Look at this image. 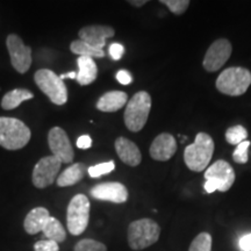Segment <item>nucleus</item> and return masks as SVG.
I'll use <instances>...</instances> for the list:
<instances>
[{
    "label": "nucleus",
    "mask_w": 251,
    "mask_h": 251,
    "mask_svg": "<svg viewBox=\"0 0 251 251\" xmlns=\"http://www.w3.org/2000/svg\"><path fill=\"white\" fill-rule=\"evenodd\" d=\"M214 148V141L212 137L206 133H199L194 142L184 150L185 164L194 172L203 171L211 162Z\"/></svg>",
    "instance_id": "f257e3e1"
},
{
    "label": "nucleus",
    "mask_w": 251,
    "mask_h": 251,
    "mask_svg": "<svg viewBox=\"0 0 251 251\" xmlns=\"http://www.w3.org/2000/svg\"><path fill=\"white\" fill-rule=\"evenodd\" d=\"M161 227L151 219H140L128 227L127 240L130 249L140 251L149 248L158 241Z\"/></svg>",
    "instance_id": "f03ea898"
},
{
    "label": "nucleus",
    "mask_w": 251,
    "mask_h": 251,
    "mask_svg": "<svg viewBox=\"0 0 251 251\" xmlns=\"http://www.w3.org/2000/svg\"><path fill=\"white\" fill-rule=\"evenodd\" d=\"M150 109H151V97L146 91H140L134 94L127 102L125 111L126 127L130 131L137 133L142 130L148 121Z\"/></svg>",
    "instance_id": "7ed1b4c3"
},
{
    "label": "nucleus",
    "mask_w": 251,
    "mask_h": 251,
    "mask_svg": "<svg viewBox=\"0 0 251 251\" xmlns=\"http://www.w3.org/2000/svg\"><path fill=\"white\" fill-rule=\"evenodd\" d=\"M30 129L14 118H0V146L7 150H19L29 142Z\"/></svg>",
    "instance_id": "20e7f679"
},
{
    "label": "nucleus",
    "mask_w": 251,
    "mask_h": 251,
    "mask_svg": "<svg viewBox=\"0 0 251 251\" xmlns=\"http://www.w3.org/2000/svg\"><path fill=\"white\" fill-rule=\"evenodd\" d=\"M251 85V72L246 68L233 67L226 69L216 79V89L231 97L242 96Z\"/></svg>",
    "instance_id": "39448f33"
},
{
    "label": "nucleus",
    "mask_w": 251,
    "mask_h": 251,
    "mask_svg": "<svg viewBox=\"0 0 251 251\" xmlns=\"http://www.w3.org/2000/svg\"><path fill=\"white\" fill-rule=\"evenodd\" d=\"M90 220V200L84 194H77L68 206L67 225L69 233L74 236L83 234Z\"/></svg>",
    "instance_id": "423d86ee"
},
{
    "label": "nucleus",
    "mask_w": 251,
    "mask_h": 251,
    "mask_svg": "<svg viewBox=\"0 0 251 251\" xmlns=\"http://www.w3.org/2000/svg\"><path fill=\"white\" fill-rule=\"evenodd\" d=\"M35 83L40 90L55 105H64L68 101V91L59 76L49 69H41L35 74Z\"/></svg>",
    "instance_id": "0eeeda50"
},
{
    "label": "nucleus",
    "mask_w": 251,
    "mask_h": 251,
    "mask_svg": "<svg viewBox=\"0 0 251 251\" xmlns=\"http://www.w3.org/2000/svg\"><path fill=\"white\" fill-rule=\"evenodd\" d=\"M9 57L13 68L19 74H25L31 65V49L25 46L24 41L17 34H11L6 40Z\"/></svg>",
    "instance_id": "6e6552de"
},
{
    "label": "nucleus",
    "mask_w": 251,
    "mask_h": 251,
    "mask_svg": "<svg viewBox=\"0 0 251 251\" xmlns=\"http://www.w3.org/2000/svg\"><path fill=\"white\" fill-rule=\"evenodd\" d=\"M231 43L227 39H218L212 43L203 57L202 65L206 71L215 72L221 69L230 57Z\"/></svg>",
    "instance_id": "1a4fd4ad"
},
{
    "label": "nucleus",
    "mask_w": 251,
    "mask_h": 251,
    "mask_svg": "<svg viewBox=\"0 0 251 251\" xmlns=\"http://www.w3.org/2000/svg\"><path fill=\"white\" fill-rule=\"evenodd\" d=\"M62 163L54 156H46L36 163L33 171V184L37 188H46L54 183L61 170Z\"/></svg>",
    "instance_id": "9d476101"
},
{
    "label": "nucleus",
    "mask_w": 251,
    "mask_h": 251,
    "mask_svg": "<svg viewBox=\"0 0 251 251\" xmlns=\"http://www.w3.org/2000/svg\"><path fill=\"white\" fill-rule=\"evenodd\" d=\"M205 179L214 183L220 192H227L235 181L234 169L228 162L219 159L205 171Z\"/></svg>",
    "instance_id": "9b49d317"
},
{
    "label": "nucleus",
    "mask_w": 251,
    "mask_h": 251,
    "mask_svg": "<svg viewBox=\"0 0 251 251\" xmlns=\"http://www.w3.org/2000/svg\"><path fill=\"white\" fill-rule=\"evenodd\" d=\"M49 148L52 156L61 163H71L74 161L75 152L67 133L59 127H54L48 134Z\"/></svg>",
    "instance_id": "f8f14e48"
},
{
    "label": "nucleus",
    "mask_w": 251,
    "mask_h": 251,
    "mask_svg": "<svg viewBox=\"0 0 251 251\" xmlns=\"http://www.w3.org/2000/svg\"><path fill=\"white\" fill-rule=\"evenodd\" d=\"M91 196L100 201L124 203L128 199V190L121 183H102L92 187Z\"/></svg>",
    "instance_id": "ddd939ff"
},
{
    "label": "nucleus",
    "mask_w": 251,
    "mask_h": 251,
    "mask_svg": "<svg viewBox=\"0 0 251 251\" xmlns=\"http://www.w3.org/2000/svg\"><path fill=\"white\" fill-rule=\"evenodd\" d=\"M79 37L81 41L86 42L87 45L94 47L97 49L103 50V47L106 46V40L111 39L115 35L114 28L109 26H87L81 28L79 30Z\"/></svg>",
    "instance_id": "4468645a"
},
{
    "label": "nucleus",
    "mask_w": 251,
    "mask_h": 251,
    "mask_svg": "<svg viewBox=\"0 0 251 251\" xmlns=\"http://www.w3.org/2000/svg\"><path fill=\"white\" fill-rule=\"evenodd\" d=\"M176 151H177V142L175 137L169 133L159 134L150 146V156L155 161H169L174 157Z\"/></svg>",
    "instance_id": "2eb2a0df"
},
{
    "label": "nucleus",
    "mask_w": 251,
    "mask_h": 251,
    "mask_svg": "<svg viewBox=\"0 0 251 251\" xmlns=\"http://www.w3.org/2000/svg\"><path fill=\"white\" fill-rule=\"evenodd\" d=\"M115 150L125 164L137 166L142 161V155H141L139 147L126 137H118L115 141Z\"/></svg>",
    "instance_id": "dca6fc26"
},
{
    "label": "nucleus",
    "mask_w": 251,
    "mask_h": 251,
    "mask_svg": "<svg viewBox=\"0 0 251 251\" xmlns=\"http://www.w3.org/2000/svg\"><path fill=\"white\" fill-rule=\"evenodd\" d=\"M128 102V96L122 91H111L102 94L98 101H97V108L101 112L112 113L121 109L126 103Z\"/></svg>",
    "instance_id": "f3484780"
},
{
    "label": "nucleus",
    "mask_w": 251,
    "mask_h": 251,
    "mask_svg": "<svg viewBox=\"0 0 251 251\" xmlns=\"http://www.w3.org/2000/svg\"><path fill=\"white\" fill-rule=\"evenodd\" d=\"M50 218L49 211L45 207H36L28 213L24 222V228L29 235H35L43 230Z\"/></svg>",
    "instance_id": "a211bd4d"
},
{
    "label": "nucleus",
    "mask_w": 251,
    "mask_h": 251,
    "mask_svg": "<svg viewBox=\"0 0 251 251\" xmlns=\"http://www.w3.org/2000/svg\"><path fill=\"white\" fill-rule=\"evenodd\" d=\"M77 64L79 70H78L76 80L83 86L92 84L98 76V67L93 58L79 56L77 59Z\"/></svg>",
    "instance_id": "6ab92c4d"
},
{
    "label": "nucleus",
    "mask_w": 251,
    "mask_h": 251,
    "mask_svg": "<svg viewBox=\"0 0 251 251\" xmlns=\"http://www.w3.org/2000/svg\"><path fill=\"white\" fill-rule=\"evenodd\" d=\"M86 172V166L83 163H76V164L69 166L64 171L59 175V177L56 180V183L59 187L72 186L77 184L84 178V175Z\"/></svg>",
    "instance_id": "aec40b11"
},
{
    "label": "nucleus",
    "mask_w": 251,
    "mask_h": 251,
    "mask_svg": "<svg viewBox=\"0 0 251 251\" xmlns=\"http://www.w3.org/2000/svg\"><path fill=\"white\" fill-rule=\"evenodd\" d=\"M34 98V94L26 89H14L6 93L1 100V107L9 111L19 107L24 101Z\"/></svg>",
    "instance_id": "412c9836"
},
{
    "label": "nucleus",
    "mask_w": 251,
    "mask_h": 251,
    "mask_svg": "<svg viewBox=\"0 0 251 251\" xmlns=\"http://www.w3.org/2000/svg\"><path fill=\"white\" fill-rule=\"evenodd\" d=\"M42 233L45 235L46 240L55 241V242L57 243L64 242L65 238H67V231H65L63 225L57 219L51 218V216H50L48 221H47Z\"/></svg>",
    "instance_id": "4be33fe9"
},
{
    "label": "nucleus",
    "mask_w": 251,
    "mask_h": 251,
    "mask_svg": "<svg viewBox=\"0 0 251 251\" xmlns=\"http://www.w3.org/2000/svg\"><path fill=\"white\" fill-rule=\"evenodd\" d=\"M70 49L74 54L83 56V57L90 58H102L105 57V51L101 49H97L94 47L87 45L86 42L81 40H76L71 42Z\"/></svg>",
    "instance_id": "5701e85b"
},
{
    "label": "nucleus",
    "mask_w": 251,
    "mask_h": 251,
    "mask_svg": "<svg viewBox=\"0 0 251 251\" xmlns=\"http://www.w3.org/2000/svg\"><path fill=\"white\" fill-rule=\"evenodd\" d=\"M247 137L248 130L241 125L233 126L226 131V140L229 144H233V146H238L240 143L247 141Z\"/></svg>",
    "instance_id": "b1692460"
},
{
    "label": "nucleus",
    "mask_w": 251,
    "mask_h": 251,
    "mask_svg": "<svg viewBox=\"0 0 251 251\" xmlns=\"http://www.w3.org/2000/svg\"><path fill=\"white\" fill-rule=\"evenodd\" d=\"M213 238L211 234L200 233L191 243L188 251H212Z\"/></svg>",
    "instance_id": "393cba45"
},
{
    "label": "nucleus",
    "mask_w": 251,
    "mask_h": 251,
    "mask_svg": "<svg viewBox=\"0 0 251 251\" xmlns=\"http://www.w3.org/2000/svg\"><path fill=\"white\" fill-rule=\"evenodd\" d=\"M75 251H107V247L92 238H84L77 242L75 246Z\"/></svg>",
    "instance_id": "a878e982"
},
{
    "label": "nucleus",
    "mask_w": 251,
    "mask_h": 251,
    "mask_svg": "<svg viewBox=\"0 0 251 251\" xmlns=\"http://www.w3.org/2000/svg\"><path fill=\"white\" fill-rule=\"evenodd\" d=\"M115 169V163L113 161H108L105 163H100V164L93 165L87 169L91 178H98L103 175H108Z\"/></svg>",
    "instance_id": "bb28decb"
},
{
    "label": "nucleus",
    "mask_w": 251,
    "mask_h": 251,
    "mask_svg": "<svg viewBox=\"0 0 251 251\" xmlns=\"http://www.w3.org/2000/svg\"><path fill=\"white\" fill-rule=\"evenodd\" d=\"M161 2L166 5V7L176 15H181L185 13L188 6H190L188 0H162Z\"/></svg>",
    "instance_id": "cd10ccee"
},
{
    "label": "nucleus",
    "mask_w": 251,
    "mask_h": 251,
    "mask_svg": "<svg viewBox=\"0 0 251 251\" xmlns=\"http://www.w3.org/2000/svg\"><path fill=\"white\" fill-rule=\"evenodd\" d=\"M249 141H244V142L240 143L236 147V149L234 150L233 153V159L238 164H246L249 159V155H248V149L250 147Z\"/></svg>",
    "instance_id": "c85d7f7f"
},
{
    "label": "nucleus",
    "mask_w": 251,
    "mask_h": 251,
    "mask_svg": "<svg viewBox=\"0 0 251 251\" xmlns=\"http://www.w3.org/2000/svg\"><path fill=\"white\" fill-rule=\"evenodd\" d=\"M34 251H59V247L55 241L41 240L34 244Z\"/></svg>",
    "instance_id": "c756f323"
},
{
    "label": "nucleus",
    "mask_w": 251,
    "mask_h": 251,
    "mask_svg": "<svg viewBox=\"0 0 251 251\" xmlns=\"http://www.w3.org/2000/svg\"><path fill=\"white\" fill-rule=\"evenodd\" d=\"M125 54V47L120 45V43H112L109 46V56L114 59V61H119L122 58Z\"/></svg>",
    "instance_id": "7c9ffc66"
},
{
    "label": "nucleus",
    "mask_w": 251,
    "mask_h": 251,
    "mask_svg": "<svg viewBox=\"0 0 251 251\" xmlns=\"http://www.w3.org/2000/svg\"><path fill=\"white\" fill-rule=\"evenodd\" d=\"M117 79L122 85H129L131 81H133V77H131V75L127 70H120L117 74Z\"/></svg>",
    "instance_id": "2f4dec72"
},
{
    "label": "nucleus",
    "mask_w": 251,
    "mask_h": 251,
    "mask_svg": "<svg viewBox=\"0 0 251 251\" xmlns=\"http://www.w3.org/2000/svg\"><path fill=\"white\" fill-rule=\"evenodd\" d=\"M92 146V139L89 135H81L77 140V147L79 149H89Z\"/></svg>",
    "instance_id": "473e14b6"
},
{
    "label": "nucleus",
    "mask_w": 251,
    "mask_h": 251,
    "mask_svg": "<svg viewBox=\"0 0 251 251\" xmlns=\"http://www.w3.org/2000/svg\"><path fill=\"white\" fill-rule=\"evenodd\" d=\"M240 249L242 251H251V233L241 237Z\"/></svg>",
    "instance_id": "72a5a7b5"
},
{
    "label": "nucleus",
    "mask_w": 251,
    "mask_h": 251,
    "mask_svg": "<svg viewBox=\"0 0 251 251\" xmlns=\"http://www.w3.org/2000/svg\"><path fill=\"white\" fill-rule=\"evenodd\" d=\"M59 78H61L62 80L65 79V78H70V79H76L77 74H76V72H68V74L61 75V76H59Z\"/></svg>",
    "instance_id": "f704fd0d"
},
{
    "label": "nucleus",
    "mask_w": 251,
    "mask_h": 251,
    "mask_svg": "<svg viewBox=\"0 0 251 251\" xmlns=\"http://www.w3.org/2000/svg\"><path fill=\"white\" fill-rule=\"evenodd\" d=\"M147 2H148L147 0H141V1H136V0H130L129 4L135 6V7H142V6L146 5Z\"/></svg>",
    "instance_id": "c9c22d12"
}]
</instances>
